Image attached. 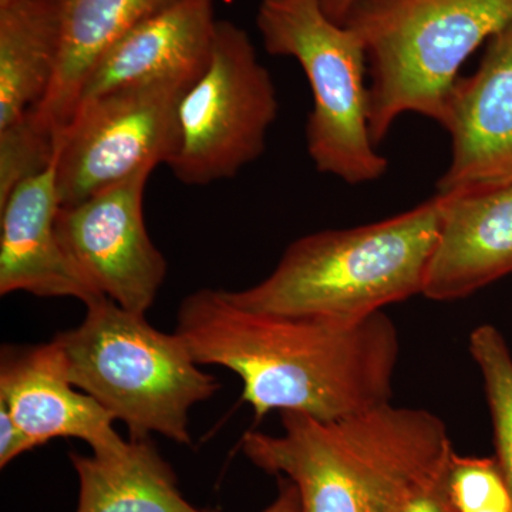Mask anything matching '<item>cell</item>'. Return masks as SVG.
I'll return each instance as SVG.
<instances>
[{
	"label": "cell",
	"mask_w": 512,
	"mask_h": 512,
	"mask_svg": "<svg viewBox=\"0 0 512 512\" xmlns=\"http://www.w3.org/2000/svg\"><path fill=\"white\" fill-rule=\"evenodd\" d=\"M174 332L198 365L242 380L256 420L272 412L333 420L392 400L400 340L384 312L352 323L276 315L205 288L185 296Z\"/></svg>",
	"instance_id": "1"
},
{
	"label": "cell",
	"mask_w": 512,
	"mask_h": 512,
	"mask_svg": "<svg viewBox=\"0 0 512 512\" xmlns=\"http://www.w3.org/2000/svg\"><path fill=\"white\" fill-rule=\"evenodd\" d=\"M281 419L279 436L247 431L242 453L291 481L301 512H399L454 450L436 414L392 402L333 420Z\"/></svg>",
	"instance_id": "2"
},
{
	"label": "cell",
	"mask_w": 512,
	"mask_h": 512,
	"mask_svg": "<svg viewBox=\"0 0 512 512\" xmlns=\"http://www.w3.org/2000/svg\"><path fill=\"white\" fill-rule=\"evenodd\" d=\"M446 197L373 224L326 229L292 242L268 278L228 292L239 306L276 315L360 322L423 295Z\"/></svg>",
	"instance_id": "3"
},
{
	"label": "cell",
	"mask_w": 512,
	"mask_h": 512,
	"mask_svg": "<svg viewBox=\"0 0 512 512\" xmlns=\"http://www.w3.org/2000/svg\"><path fill=\"white\" fill-rule=\"evenodd\" d=\"M70 382L127 427L131 440L160 434L191 446L190 412L221 384L201 370L177 333L109 298L86 306L76 328L53 338Z\"/></svg>",
	"instance_id": "4"
},
{
	"label": "cell",
	"mask_w": 512,
	"mask_h": 512,
	"mask_svg": "<svg viewBox=\"0 0 512 512\" xmlns=\"http://www.w3.org/2000/svg\"><path fill=\"white\" fill-rule=\"evenodd\" d=\"M512 23V0H356L345 26L365 46L376 146L406 113L440 123L468 57Z\"/></svg>",
	"instance_id": "5"
},
{
	"label": "cell",
	"mask_w": 512,
	"mask_h": 512,
	"mask_svg": "<svg viewBox=\"0 0 512 512\" xmlns=\"http://www.w3.org/2000/svg\"><path fill=\"white\" fill-rule=\"evenodd\" d=\"M256 28L269 55L292 57L308 77L316 170L353 185L382 178L389 163L370 134L366 50L355 30L330 20L319 0H262Z\"/></svg>",
	"instance_id": "6"
},
{
	"label": "cell",
	"mask_w": 512,
	"mask_h": 512,
	"mask_svg": "<svg viewBox=\"0 0 512 512\" xmlns=\"http://www.w3.org/2000/svg\"><path fill=\"white\" fill-rule=\"evenodd\" d=\"M278 109L274 80L248 32L218 20L210 63L181 99L180 141L168 167L197 187L237 177L264 153Z\"/></svg>",
	"instance_id": "7"
},
{
	"label": "cell",
	"mask_w": 512,
	"mask_h": 512,
	"mask_svg": "<svg viewBox=\"0 0 512 512\" xmlns=\"http://www.w3.org/2000/svg\"><path fill=\"white\" fill-rule=\"evenodd\" d=\"M190 87L168 80L133 84L80 104L56 138L62 207L170 164L180 141L178 110Z\"/></svg>",
	"instance_id": "8"
},
{
	"label": "cell",
	"mask_w": 512,
	"mask_h": 512,
	"mask_svg": "<svg viewBox=\"0 0 512 512\" xmlns=\"http://www.w3.org/2000/svg\"><path fill=\"white\" fill-rule=\"evenodd\" d=\"M151 170L60 207L57 234L84 281L121 308L146 315L167 278L168 266L148 235L144 191Z\"/></svg>",
	"instance_id": "9"
},
{
	"label": "cell",
	"mask_w": 512,
	"mask_h": 512,
	"mask_svg": "<svg viewBox=\"0 0 512 512\" xmlns=\"http://www.w3.org/2000/svg\"><path fill=\"white\" fill-rule=\"evenodd\" d=\"M439 124L450 134L451 161L437 194L512 183V23L488 40L476 72L454 82Z\"/></svg>",
	"instance_id": "10"
},
{
	"label": "cell",
	"mask_w": 512,
	"mask_h": 512,
	"mask_svg": "<svg viewBox=\"0 0 512 512\" xmlns=\"http://www.w3.org/2000/svg\"><path fill=\"white\" fill-rule=\"evenodd\" d=\"M0 404L32 441H86L97 456H111L128 441L114 430L113 416L70 382L55 340L40 345H5L0 355Z\"/></svg>",
	"instance_id": "11"
},
{
	"label": "cell",
	"mask_w": 512,
	"mask_h": 512,
	"mask_svg": "<svg viewBox=\"0 0 512 512\" xmlns=\"http://www.w3.org/2000/svg\"><path fill=\"white\" fill-rule=\"evenodd\" d=\"M217 22L215 0H171L101 56L84 83L79 106L133 84H194L210 63Z\"/></svg>",
	"instance_id": "12"
},
{
	"label": "cell",
	"mask_w": 512,
	"mask_h": 512,
	"mask_svg": "<svg viewBox=\"0 0 512 512\" xmlns=\"http://www.w3.org/2000/svg\"><path fill=\"white\" fill-rule=\"evenodd\" d=\"M60 207L56 158L0 205V295L73 298L86 306L103 299L64 251L56 227Z\"/></svg>",
	"instance_id": "13"
},
{
	"label": "cell",
	"mask_w": 512,
	"mask_h": 512,
	"mask_svg": "<svg viewBox=\"0 0 512 512\" xmlns=\"http://www.w3.org/2000/svg\"><path fill=\"white\" fill-rule=\"evenodd\" d=\"M444 197L423 289V296L437 302L467 298L512 274V183Z\"/></svg>",
	"instance_id": "14"
},
{
	"label": "cell",
	"mask_w": 512,
	"mask_h": 512,
	"mask_svg": "<svg viewBox=\"0 0 512 512\" xmlns=\"http://www.w3.org/2000/svg\"><path fill=\"white\" fill-rule=\"evenodd\" d=\"M171 0H52L59 22V59L45 99L30 111L50 136L73 119L87 77L121 36Z\"/></svg>",
	"instance_id": "15"
},
{
	"label": "cell",
	"mask_w": 512,
	"mask_h": 512,
	"mask_svg": "<svg viewBox=\"0 0 512 512\" xmlns=\"http://www.w3.org/2000/svg\"><path fill=\"white\" fill-rule=\"evenodd\" d=\"M70 461L80 485L76 512H217L185 500L151 439H130L111 456L70 453Z\"/></svg>",
	"instance_id": "16"
},
{
	"label": "cell",
	"mask_w": 512,
	"mask_h": 512,
	"mask_svg": "<svg viewBox=\"0 0 512 512\" xmlns=\"http://www.w3.org/2000/svg\"><path fill=\"white\" fill-rule=\"evenodd\" d=\"M59 59L52 0L0 6V128L25 119L45 99Z\"/></svg>",
	"instance_id": "17"
},
{
	"label": "cell",
	"mask_w": 512,
	"mask_h": 512,
	"mask_svg": "<svg viewBox=\"0 0 512 512\" xmlns=\"http://www.w3.org/2000/svg\"><path fill=\"white\" fill-rule=\"evenodd\" d=\"M470 353L480 369L493 417L498 464L512 493V355L500 330L481 325L470 335Z\"/></svg>",
	"instance_id": "18"
},
{
	"label": "cell",
	"mask_w": 512,
	"mask_h": 512,
	"mask_svg": "<svg viewBox=\"0 0 512 512\" xmlns=\"http://www.w3.org/2000/svg\"><path fill=\"white\" fill-rule=\"evenodd\" d=\"M453 512H512V493L497 458L453 453L444 466Z\"/></svg>",
	"instance_id": "19"
},
{
	"label": "cell",
	"mask_w": 512,
	"mask_h": 512,
	"mask_svg": "<svg viewBox=\"0 0 512 512\" xmlns=\"http://www.w3.org/2000/svg\"><path fill=\"white\" fill-rule=\"evenodd\" d=\"M56 158V140L32 114L0 128V205L23 181L43 173Z\"/></svg>",
	"instance_id": "20"
},
{
	"label": "cell",
	"mask_w": 512,
	"mask_h": 512,
	"mask_svg": "<svg viewBox=\"0 0 512 512\" xmlns=\"http://www.w3.org/2000/svg\"><path fill=\"white\" fill-rule=\"evenodd\" d=\"M444 466L436 476L421 485L419 490L404 503L399 512H453L450 500H448L446 485H444Z\"/></svg>",
	"instance_id": "21"
},
{
	"label": "cell",
	"mask_w": 512,
	"mask_h": 512,
	"mask_svg": "<svg viewBox=\"0 0 512 512\" xmlns=\"http://www.w3.org/2000/svg\"><path fill=\"white\" fill-rule=\"evenodd\" d=\"M32 441L23 433L8 409L0 404V467L5 468L15 458L33 450Z\"/></svg>",
	"instance_id": "22"
},
{
	"label": "cell",
	"mask_w": 512,
	"mask_h": 512,
	"mask_svg": "<svg viewBox=\"0 0 512 512\" xmlns=\"http://www.w3.org/2000/svg\"><path fill=\"white\" fill-rule=\"evenodd\" d=\"M262 512H301V498L291 481L279 478V494Z\"/></svg>",
	"instance_id": "23"
},
{
	"label": "cell",
	"mask_w": 512,
	"mask_h": 512,
	"mask_svg": "<svg viewBox=\"0 0 512 512\" xmlns=\"http://www.w3.org/2000/svg\"><path fill=\"white\" fill-rule=\"evenodd\" d=\"M319 2L323 12L330 20L339 25H345V20L356 0H319Z\"/></svg>",
	"instance_id": "24"
},
{
	"label": "cell",
	"mask_w": 512,
	"mask_h": 512,
	"mask_svg": "<svg viewBox=\"0 0 512 512\" xmlns=\"http://www.w3.org/2000/svg\"><path fill=\"white\" fill-rule=\"evenodd\" d=\"M9 2H12V0H0V6L6 5Z\"/></svg>",
	"instance_id": "25"
}]
</instances>
